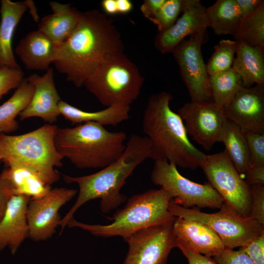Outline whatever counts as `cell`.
I'll return each mask as SVG.
<instances>
[{"instance_id":"9a60e30c","label":"cell","mask_w":264,"mask_h":264,"mask_svg":"<svg viewBox=\"0 0 264 264\" xmlns=\"http://www.w3.org/2000/svg\"><path fill=\"white\" fill-rule=\"evenodd\" d=\"M205 11L200 0H189L175 23L159 32L154 41L155 48L162 54L170 53L186 37L206 30L208 26Z\"/></svg>"},{"instance_id":"ba28073f","label":"cell","mask_w":264,"mask_h":264,"mask_svg":"<svg viewBox=\"0 0 264 264\" xmlns=\"http://www.w3.org/2000/svg\"><path fill=\"white\" fill-rule=\"evenodd\" d=\"M151 178L169 193L174 203L183 208L220 209L224 203L208 182L200 184L189 180L179 173L175 164L166 160H154Z\"/></svg>"},{"instance_id":"5bb4252c","label":"cell","mask_w":264,"mask_h":264,"mask_svg":"<svg viewBox=\"0 0 264 264\" xmlns=\"http://www.w3.org/2000/svg\"><path fill=\"white\" fill-rule=\"evenodd\" d=\"M227 119L243 132L264 133V87H242L224 110Z\"/></svg>"},{"instance_id":"cb8c5ba5","label":"cell","mask_w":264,"mask_h":264,"mask_svg":"<svg viewBox=\"0 0 264 264\" xmlns=\"http://www.w3.org/2000/svg\"><path fill=\"white\" fill-rule=\"evenodd\" d=\"M1 174L11 185L14 195L36 199L43 197L51 189V185L36 172L24 166H9Z\"/></svg>"},{"instance_id":"8fae6325","label":"cell","mask_w":264,"mask_h":264,"mask_svg":"<svg viewBox=\"0 0 264 264\" xmlns=\"http://www.w3.org/2000/svg\"><path fill=\"white\" fill-rule=\"evenodd\" d=\"M173 221L143 228L124 238L129 249L123 264H166L176 247Z\"/></svg>"},{"instance_id":"484cf974","label":"cell","mask_w":264,"mask_h":264,"mask_svg":"<svg viewBox=\"0 0 264 264\" xmlns=\"http://www.w3.org/2000/svg\"><path fill=\"white\" fill-rule=\"evenodd\" d=\"M221 142L224 144V151L243 179L250 165V153L244 132L227 119Z\"/></svg>"},{"instance_id":"d6986e66","label":"cell","mask_w":264,"mask_h":264,"mask_svg":"<svg viewBox=\"0 0 264 264\" xmlns=\"http://www.w3.org/2000/svg\"><path fill=\"white\" fill-rule=\"evenodd\" d=\"M57 45L39 30L23 37L15 48V53L27 69L46 71L53 63Z\"/></svg>"},{"instance_id":"ab89813d","label":"cell","mask_w":264,"mask_h":264,"mask_svg":"<svg viewBox=\"0 0 264 264\" xmlns=\"http://www.w3.org/2000/svg\"><path fill=\"white\" fill-rule=\"evenodd\" d=\"M166 0H145L140 7L143 15L151 21L156 16Z\"/></svg>"},{"instance_id":"83f0119b","label":"cell","mask_w":264,"mask_h":264,"mask_svg":"<svg viewBox=\"0 0 264 264\" xmlns=\"http://www.w3.org/2000/svg\"><path fill=\"white\" fill-rule=\"evenodd\" d=\"M213 102L224 110L243 87L240 76L232 68L209 77Z\"/></svg>"},{"instance_id":"52a82bcc","label":"cell","mask_w":264,"mask_h":264,"mask_svg":"<svg viewBox=\"0 0 264 264\" xmlns=\"http://www.w3.org/2000/svg\"><path fill=\"white\" fill-rule=\"evenodd\" d=\"M168 209L175 217L206 225L217 233L227 248L242 247L264 232V225L241 215L224 202L220 211L214 213L202 212L196 208H185L172 200L169 203Z\"/></svg>"},{"instance_id":"44dd1931","label":"cell","mask_w":264,"mask_h":264,"mask_svg":"<svg viewBox=\"0 0 264 264\" xmlns=\"http://www.w3.org/2000/svg\"><path fill=\"white\" fill-rule=\"evenodd\" d=\"M49 4L53 13L42 19L38 29L58 46L66 41L73 32L82 12L69 4L56 1H50Z\"/></svg>"},{"instance_id":"7bdbcfd3","label":"cell","mask_w":264,"mask_h":264,"mask_svg":"<svg viewBox=\"0 0 264 264\" xmlns=\"http://www.w3.org/2000/svg\"><path fill=\"white\" fill-rule=\"evenodd\" d=\"M117 12L120 14H127L133 8L132 2L129 0H116Z\"/></svg>"},{"instance_id":"9c48e42d","label":"cell","mask_w":264,"mask_h":264,"mask_svg":"<svg viewBox=\"0 0 264 264\" xmlns=\"http://www.w3.org/2000/svg\"><path fill=\"white\" fill-rule=\"evenodd\" d=\"M200 167L211 186L224 202L241 215L249 217V186L241 177L225 151L205 155Z\"/></svg>"},{"instance_id":"e0dca14e","label":"cell","mask_w":264,"mask_h":264,"mask_svg":"<svg viewBox=\"0 0 264 264\" xmlns=\"http://www.w3.org/2000/svg\"><path fill=\"white\" fill-rule=\"evenodd\" d=\"M30 199L25 196L14 195L10 199L0 220V251L8 247L11 253L15 255L28 238L26 211Z\"/></svg>"},{"instance_id":"60d3db41","label":"cell","mask_w":264,"mask_h":264,"mask_svg":"<svg viewBox=\"0 0 264 264\" xmlns=\"http://www.w3.org/2000/svg\"><path fill=\"white\" fill-rule=\"evenodd\" d=\"M235 0L240 8L242 17L246 16L255 11L264 2L263 0Z\"/></svg>"},{"instance_id":"b9f144b4","label":"cell","mask_w":264,"mask_h":264,"mask_svg":"<svg viewBox=\"0 0 264 264\" xmlns=\"http://www.w3.org/2000/svg\"><path fill=\"white\" fill-rule=\"evenodd\" d=\"M101 6L104 11L109 15L118 13L116 0H103Z\"/></svg>"},{"instance_id":"d4e9b609","label":"cell","mask_w":264,"mask_h":264,"mask_svg":"<svg viewBox=\"0 0 264 264\" xmlns=\"http://www.w3.org/2000/svg\"><path fill=\"white\" fill-rule=\"evenodd\" d=\"M208 27L218 35H233L242 16L235 0H218L206 8Z\"/></svg>"},{"instance_id":"74e56055","label":"cell","mask_w":264,"mask_h":264,"mask_svg":"<svg viewBox=\"0 0 264 264\" xmlns=\"http://www.w3.org/2000/svg\"><path fill=\"white\" fill-rule=\"evenodd\" d=\"M14 196L13 189L7 179L0 174V220L3 216L8 203Z\"/></svg>"},{"instance_id":"3957f363","label":"cell","mask_w":264,"mask_h":264,"mask_svg":"<svg viewBox=\"0 0 264 264\" xmlns=\"http://www.w3.org/2000/svg\"><path fill=\"white\" fill-rule=\"evenodd\" d=\"M127 139L122 131L110 132L95 122L57 128L55 145L63 158L80 169H103L124 152Z\"/></svg>"},{"instance_id":"4fadbf2b","label":"cell","mask_w":264,"mask_h":264,"mask_svg":"<svg viewBox=\"0 0 264 264\" xmlns=\"http://www.w3.org/2000/svg\"><path fill=\"white\" fill-rule=\"evenodd\" d=\"M77 193L75 189L55 188L42 198L30 199L26 211L28 238L35 242L50 239L62 219L60 209Z\"/></svg>"},{"instance_id":"603a6c76","label":"cell","mask_w":264,"mask_h":264,"mask_svg":"<svg viewBox=\"0 0 264 264\" xmlns=\"http://www.w3.org/2000/svg\"><path fill=\"white\" fill-rule=\"evenodd\" d=\"M130 107L110 106L97 111H86L61 100L58 104L60 114L72 124L95 122L104 126H115L129 118Z\"/></svg>"},{"instance_id":"d590c367","label":"cell","mask_w":264,"mask_h":264,"mask_svg":"<svg viewBox=\"0 0 264 264\" xmlns=\"http://www.w3.org/2000/svg\"><path fill=\"white\" fill-rule=\"evenodd\" d=\"M241 248L256 264H264V232Z\"/></svg>"},{"instance_id":"8d00e7d4","label":"cell","mask_w":264,"mask_h":264,"mask_svg":"<svg viewBox=\"0 0 264 264\" xmlns=\"http://www.w3.org/2000/svg\"><path fill=\"white\" fill-rule=\"evenodd\" d=\"M176 247L182 252L189 264H217L211 257L199 254L176 240Z\"/></svg>"},{"instance_id":"f546056e","label":"cell","mask_w":264,"mask_h":264,"mask_svg":"<svg viewBox=\"0 0 264 264\" xmlns=\"http://www.w3.org/2000/svg\"><path fill=\"white\" fill-rule=\"evenodd\" d=\"M238 43L236 41L222 39L214 46V52L206 66L209 76L226 71L232 67Z\"/></svg>"},{"instance_id":"f35d334b","label":"cell","mask_w":264,"mask_h":264,"mask_svg":"<svg viewBox=\"0 0 264 264\" xmlns=\"http://www.w3.org/2000/svg\"><path fill=\"white\" fill-rule=\"evenodd\" d=\"M243 180L248 185H264V165H249Z\"/></svg>"},{"instance_id":"1f68e13d","label":"cell","mask_w":264,"mask_h":264,"mask_svg":"<svg viewBox=\"0 0 264 264\" xmlns=\"http://www.w3.org/2000/svg\"><path fill=\"white\" fill-rule=\"evenodd\" d=\"M24 79L23 71L19 68L0 67V99L12 89L17 88Z\"/></svg>"},{"instance_id":"277c9868","label":"cell","mask_w":264,"mask_h":264,"mask_svg":"<svg viewBox=\"0 0 264 264\" xmlns=\"http://www.w3.org/2000/svg\"><path fill=\"white\" fill-rule=\"evenodd\" d=\"M172 199L162 188L149 190L127 199L124 207L108 218L112 221L109 224L85 223L73 217L66 226L81 229L96 237L121 236L124 239L143 228L174 221L175 217L168 209Z\"/></svg>"},{"instance_id":"d6a6232c","label":"cell","mask_w":264,"mask_h":264,"mask_svg":"<svg viewBox=\"0 0 264 264\" xmlns=\"http://www.w3.org/2000/svg\"><path fill=\"white\" fill-rule=\"evenodd\" d=\"M244 132L250 153V164L264 165V133Z\"/></svg>"},{"instance_id":"5b68a950","label":"cell","mask_w":264,"mask_h":264,"mask_svg":"<svg viewBox=\"0 0 264 264\" xmlns=\"http://www.w3.org/2000/svg\"><path fill=\"white\" fill-rule=\"evenodd\" d=\"M57 128L46 124L23 134L0 133V160L29 168L51 185L60 178L55 167H61L64 158L55 145Z\"/></svg>"},{"instance_id":"e575fe53","label":"cell","mask_w":264,"mask_h":264,"mask_svg":"<svg viewBox=\"0 0 264 264\" xmlns=\"http://www.w3.org/2000/svg\"><path fill=\"white\" fill-rule=\"evenodd\" d=\"M213 258L217 264H256L241 247L238 250L225 248Z\"/></svg>"},{"instance_id":"836d02e7","label":"cell","mask_w":264,"mask_h":264,"mask_svg":"<svg viewBox=\"0 0 264 264\" xmlns=\"http://www.w3.org/2000/svg\"><path fill=\"white\" fill-rule=\"evenodd\" d=\"M249 186L250 194L249 217L264 225V185Z\"/></svg>"},{"instance_id":"f1b7e54d","label":"cell","mask_w":264,"mask_h":264,"mask_svg":"<svg viewBox=\"0 0 264 264\" xmlns=\"http://www.w3.org/2000/svg\"><path fill=\"white\" fill-rule=\"evenodd\" d=\"M233 36L236 41L264 47V2L255 11L241 18Z\"/></svg>"},{"instance_id":"2e32d148","label":"cell","mask_w":264,"mask_h":264,"mask_svg":"<svg viewBox=\"0 0 264 264\" xmlns=\"http://www.w3.org/2000/svg\"><path fill=\"white\" fill-rule=\"evenodd\" d=\"M27 79L34 91L29 103L19 114L20 120L38 117L51 124L60 115L58 104L61 100L55 85L53 68L49 67L42 76L33 74Z\"/></svg>"},{"instance_id":"8992f818","label":"cell","mask_w":264,"mask_h":264,"mask_svg":"<svg viewBox=\"0 0 264 264\" xmlns=\"http://www.w3.org/2000/svg\"><path fill=\"white\" fill-rule=\"evenodd\" d=\"M144 78L123 52L99 66L84 85L103 106L130 107L139 96Z\"/></svg>"},{"instance_id":"30bf717a","label":"cell","mask_w":264,"mask_h":264,"mask_svg":"<svg viewBox=\"0 0 264 264\" xmlns=\"http://www.w3.org/2000/svg\"><path fill=\"white\" fill-rule=\"evenodd\" d=\"M206 30L184 39L171 52L177 63L191 101H213L201 46Z\"/></svg>"},{"instance_id":"7402d4cb","label":"cell","mask_w":264,"mask_h":264,"mask_svg":"<svg viewBox=\"0 0 264 264\" xmlns=\"http://www.w3.org/2000/svg\"><path fill=\"white\" fill-rule=\"evenodd\" d=\"M237 43L232 68L240 76L243 87H264V47L250 46L242 42Z\"/></svg>"},{"instance_id":"ac0fdd59","label":"cell","mask_w":264,"mask_h":264,"mask_svg":"<svg viewBox=\"0 0 264 264\" xmlns=\"http://www.w3.org/2000/svg\"><path fill=\"white\" fill-rule=\"evenodd\" d=\"M173 228L176 241L203 255L213 257L225 248L217 233L201 222L175 217Z\"/></svg>"},{"instance_id":"4dcf8cb0","label":"cell","mask_w":264,"mask_h":264,"mask_svg":"<svg viewBox=\"0 0 264 264\" xmlns=\"http://www.w3.org/2000/svg\"><path fill=\"white\" fill-rule=\"evenodd\" d=\"M188 1L189 0H166L151 22L157 26L159 32L167 30L175 23Z\"/></svg>"},{"instance_id":"6da1fadb","label":"cell","mask_w":264,"mask_h":264,"mask_svg":"<svg viewBox=\"0 0 264 264\" xmlns=\"http://www.w3.org/2000/svg\"><path fill=\"white\" fill-rule=\"evenodd\" d=\"M121 35L111 21L97 9L82 12L70 36L57 47L53 64L77 88L115 54L123 52Z\"/></svg>"},{"instance_id":"7c38bea8","label":"cell","mask_w":264,"mask_h":264,"mask_svg":"<svg viewBox=\"0 0 264 264\" xmlns=\"http://www.w3.org/2000/svg\"><path fill=\"white\" fill-rule=\"evenodd\" d=\"M188 134L205 150H210L220 142L227 119L224 110L213 101H191L177 112Z\"/></svg>"},{"instance_id":"7a4b0ae2","label":"cell","mask_w":264,"mask_h":264,"mask_svg":"<svg viewBox=\"0 0 264 264\" xmlns=\"http://www.w3.org/2000/svg\"><path fill=\"white\" fill-rule=\"evenodd\" d=\"M172 99L166 91L149 98L142 129L152 144L151 159H164L176 166L195 170L200 167L206 154L190 141L182 119L170 108Z\"/></svg>"},{"instance_id":"4316f807","label":"cell","mask_w":264,"mask_h":264,"mask_svg":"<svg viewBox=\"0 0 264 264\" xmlns=\"http://www.w3.org/2000/svg\"><path fill=\"white\" fill-rule=\"evenodd\" d=\"M34 88L27 78H24L14 94L0 106V133H8L18 128L15 118L27 106Z\"/></svg>"},{"instance_id":"ee69618b","label":"cell","mask_w":264,"mask_h":264,"mask_svg":"<svg viewBox=\"0 0 264 264\" xmlns=\"http://www.w3.org/2000/svg\"><path fill=\"white\" fill-rule=\"evenodd\" d=\"M27 4L28 9L30 10V13L32 15L33 18L36 22L39 21V16L37 12V9L34 3L32 0H26Z\"/></svg>"},{"instance_id":"ffe728a7","label":"cell","mask_w":264,"mask_h":264,"mask_svg":"<svg viewBox=\"0 0 264 264\" xmlns=\"http://www.w3.org/2000/svg\"><path fill=\"white\" fill-rule=\"evenodd\" d=\"M0 67H20L14 57L12 47L15 28L25 12L28 9L25 1H0Z\"/></svg>"}]
</instances>
